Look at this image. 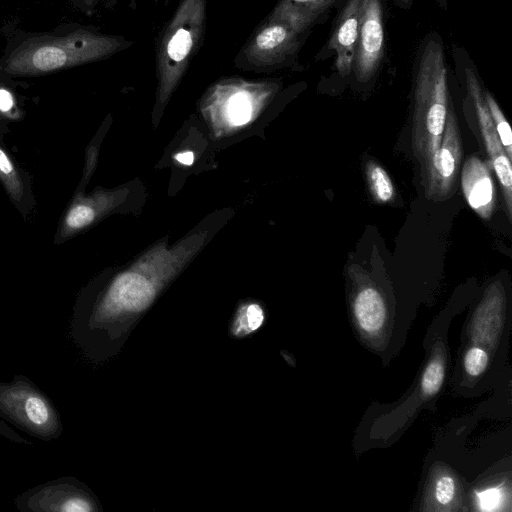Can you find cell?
Masks as SVG:
<instances>
[{
	"label": "cell",
	"instance_id": "cell-12",
	"mask_svg": "<svg viewBox=\"0 0 512 512\" xmlns=\"http://www.w3.org/2000/svg\"><path fill=\"white\" fill-rule=\"evenodd\" d=\"M36 510L90 512L95 505L90 496L79 488L70 485H54L42 489L33 497Z\"/></svg>",
	"mask_w": 512,
	"mask_h": 512
},
{
	"label": "cell",
	"instance_id": "cell-1",
	"mask_svg": "<svg viewBox=\"0 0 512 512\" xmlns=\"http://www.w3.org/2000/svg\"><path fill=\"white\" fill-rule=\"evenodd\" d=\"M130 44L122 37L87 30L32 38L9 54L3 70L16 76L50 73L107 58Z\"/></svg>",
	"mask_w": 512,
	"mask_h": 512
},
{
	"label": "cell",
	"instance_id": "cell-19",
	"mask_svg": "<svg viewBox=\"0 0 512 512\" xmlns=\"http://www.w3.org/2000/svg\"><path fill=\"white\" fill-rule=\"evenodd\" d=\"M0 179L14 201L23 196V184L19 173L8 154L0 147Z\"/></svg>",
	"mask_w": 512,
	"mask_h": 512
},
{
	"label": "cell",
	"instance_id": "cell-17",
	"mask_svg": "<svg viewBox=\"0 0 512 512\" xmlns=\"http://www.w3.org/2000/svg\"><path fill=\"white\" fill-rule=\"evenodd\" d=\"M265 321V312L255 302L241 305L231 325V334L236 338L246 337L257 331Z\"/></svg>",
	"mask_w": 512,
	"mask_h": 512
},
{
	"label": "cell",
	"instance_id": "cell-16",
	"mask_svg": "<svg viewBox=\"0 0 512 512\" xmlns=\"http://www.w3.org/2000/svg\"><path fill=\"white\" fill-rule=\"evenodd\" d=\"M365 175L370 193L375 202L389 204L395 198V187L387 171L377 162L369 161Z\"/></svg>",
	"mask_w": 512,
	"mask_h": 512
},
{
	"label": "cell",
	"instance_id": "cell-27",
	"mask_svg": "<svg viewBox=\"0 0 512 512\" xmlns=\"http://www.w3.org/2000/svg\"><path fill=\"white\" fill-rule=\"evenodd\" d=\"M87 5H92L95 0H83Z\"/></svg>",
	"mask_w": 512,
	"mask_h": 512
},
{
	"label": "cell",
	"instance_id": "cell-11",
	"mask_svg": "<svg viewBox=\"0 0 512 512\" xmlns=\"http://www.w3.org/2000/svg\"><path fill=\"white\" fill-rule=\"evenodd\" d=\"M361 0H347L328 47L336 52L335 66L342 76L351 73L358 38Z\"/></svg>",
	"mask_w": 512,
	"mask_h": 512
},
{
	"label": "cell",
	"instance_id": "cell-22",
	"mask_svg": "<svg viewBox=\"0 0 512 512\" xmlns=\"http://www.w3.org/2000/svg\"><path fill=\"white\" fill-rule=\"evenodd\" d=\"M455 491L456 486L453 478L444 475L435 483L434 496L439 504L447 505L454 499Z\"/></svg>",
	"mask_w": 512,
	"mask_h": 512
},
{
	"label": "cell",
	"instance_id": "cell-3",
	"mask_svg": "<svg viewBox=\"0 0 512 512\" xmlns=\"http://www.w3.org/2000/svg\"><path fill=\"white\" fill-rule=\"evenodd\" d=\"M206 0H181L160 38L158 102L164 104L182 79L205 29Z\"/></svg>",
	"mask_w": 512,
	"mask_h": 512
},
{
	"label": "cell",
	"instance_id": "cell-15",
	"mask_svg": "<svg viewBox=\"0 0 512 512\" xmlns=\"http://www.w3.org/2000/svg\"><path fill=\"white\" fill-rule=\"evenodd\" d=\"M106 196L77 198L68 209L60 229V237L66 238L89 226L107 206Z\"/></svg>",
	"mask_w": 512,
	"mask_h": 512
},
{
	"label": "cell",
	"instance_id": "cell-25",
	"mask_svg": "<svg viewBox=\"0 0 512 512\" xmlns=\"http://www.w3.org/2000/svg\"><path fill=\"white\" fill-rule=\"evenodd\" d=\"M174 159L180 164L190 166L194 162V153L192 151H183L176 153Z\"/></svg>",
	"mask_w": 512,
	"mask_h": 512
},
{
	"label": "cell",
	"instance_id": "cell-5",
	"mask_svg": "<svg viewBox=\"0 0 512 512\" xmlns=\"http://www.w3.org/2000/svg\"><path fill=\"white\" fill-rule=\"evenodd\" d=\"M462 140L458 120L451 102L439 147L421 171L426 198L443 201L451 196L462 160Z\"/></svg>",
	"mask_w": 512,
	"mask_h": 512
},
{
	"label": "cell",
	"instance_id": "cell-2",
	"mask_svg": "<svg viewBox=\"0 0 512 512\" xmlns=\"http://www.w3.org/2000/svg\"><path fill=\"white\" fill-rule=\"evenodd\" d=\"M447 68L440 40L430 37L416 65L412 149L421 171L439 147L448 110Z\"/></svg>",
	"mask_w": 512,
	"mask_h": 512
},
{
	"label": "cell",
	"instance_id": "cell-6",
	"mask_svg": "<svg viewBox=\"0 0 512 512\" xmlns=\"http://www.w3.org/2000/svg\"><path fill=\"white\" fill-rule=\"evenodd\" d=\"M465 81L469 99L473 105L481 135L487 151L489 162L501 186L505 211L508 220H512V168L511 160L506 155L488 111L484 90L471 68L465 70Z\"/></svg>",
	"mask_w": 512,
	"mask_h": 512
},
{
	"label": "cell",
	"instance_id": "cell-21",
	"mask_svg": "<svg viewBox=\"0 0 512 512\" xmlns=\"http://www.w3.org/2000/svg\"><path fill=\"white\" fill-rule=\"evenodd\" d=\"M487 364L488 355L483 349L479 347H472L467 351L464 359V368L470 376H478L482 374L486 369Z\"/></svg>",
	"mask_w": 512,
	"mask_h": 512
},
{
	"label": "cell",
	"instance_id": "cell-18",
	"mask_svg": "<svg viewBox=\"0 0 512 512\" xmlns=\"http://www.w3.org/2000/svg\"><path fill=\"white\" fill-rule=\"evenodd\" d=\"M484 99L496 129L500 143L511 160L512 158V132L510 125L499 107L497 101L489 91H484Z\"/></svg>",
	"mask_w": 512,
	"mask_h": 512
},
{
	"label": "cell",
	"instance_id": "cell-20",
	"mask_svg": "<svg viewBox=\"0 0 512 512\" xmlns=\"http://www.w3.org/2000/svg\"><path fill=\"white\" fill-rule=\"evenodd\" d=\"M444 361L441 355H435L427 364L421 379V391L424 397L437 393L444 379Z\"/></svg>",
	"mask_w": 512,
	"mask_h": 512
},
{
	"label": "cell",
	"instance_id": "cell-9",
	"mask_svg": "<svg viewBox=\"0 0 512 512\" xmlns=\"http://www.w3.org/2000/svg\"><path fill=\"white\" fill-rule=\"evenodd\" d=\"M300 34L282 21L268 19L247 43L244 49L245 60L261 68L282 64L297 51Z\"/></svg>",
	"mask_w": 512,
	"mask_h": 512
},
{
	"label": "cell",
	"instance_id": "cell-24",
	"mask_svg": "<svg viewBox=\"0 0 512 512\" xmlns=\"http://www.w3.org/2000/svg\"><path fill=\"white\" fill-rule=\"evenodd\" d=\"M15 109V100L12 93L4 87H0V112L8 114Z\"/></svg>",
	"mask_w": 512,
	"mask_h": 512
},
{
	"label": "cell",
	"instance_id": "cell-4",
	"mask_svg": "<svg viewBox=\"0 0 512 512\" xmlns=\"http://www.w3.org/2000/svg\"><path fill=\"white\" fill-rule=\"evenodd\" d=\"M276 90L274 82L227 79L211 89L206 108L230 126H240L249 122Z\"/></svg>",
	"mask_w": 512,
	"mask_h": 512
},
{
	"label": "cell",
	"instance_id": "cell-10",
	"mask_svg": "<svg viewBox=\"0 0 512 512\" xmlns=\"http://www.w3.org/2000/svg\"><path fill=\"white\" fill-rule=\"evenodd\" d=\"M461 187L469 206L482 219L489 220L496 207V190L490 169L478 156H469L462 168Z\"/></svg>",
	"mask_w": 512,
	"mask_h": 512
},
{
	"label": "cell",
	"instance_id": "cell-13",
	"mask_svg": "<svg viewBox=\"0 0 512 512\" xmlns=\"http://www.w3.org/2000/svg\"><path fill=\"white\" fill-rule=\"evenodd\" d=\"M334 2L335 0H281L269 19L282 21L304 33Z\"/></svg>",
	"mask_w": 512,
	"mask_h": 512
},
{
	"label": "cell",
	"instance_id": "cell-14",
	"mask_svg": "<svg viewBox=\"0 0 512 512\" xmlns=\"http://www.w3.org/2000/svg\"><path fill=\"white\" fill-rule=\"evenodd\" d=\"M353 313L361 329L370 335L377 334L386 317L384 299L372 284L362 285L353 299Z\"/></svg>",
	"mask_w": 512,
	"mask_h": 512
},
{
	"label": "cell",
	"instance_id": "cell-7",
	"mask_svg": "<svg viewBox=\"0 0 512 512\" xmlns=\"http://www.w3.org/2000/svg\"><path fill=\"white\" fill-rule=\"evenodd\" d=\"M384 53L382 0H361L360 21L352 71L359 82L376 74Z\"/></svg>",
	"mask_w": 512,
	"mask_h": 512
},
{
	"label": "cell",
	"instance_id": "cell-8",
	"mask_svg": "<svg viewBox=\"0 0 512 512\" xmlns=\"http://www.w3.org/2000/svg\"><path fill=\"white\" fill-rule=\"evenodd\" d=\"M0 409L7 417L32 432L49 434L56 429V416L51 405L30 386L0 388Z\"/></svg>",
	"mask_w": 512,
	"mask_h": 512
},
{
	"label": "cell",
	"instance_id": "cell-26",
	"mask_svg": "<svg viewBox=\"0 0 512 512\" xmlns=\"http://www.w3.org/2000/svg\"><path fill=\"white\" fill-rule=\"evenodd\" d=\"M395 2L401 7L409 8L413 0H395Z\"/></svg>",
	"mask_w": 512,
	"mask_h": 512
},
{
	"label": "cell",
	"instance_id": "cell-23",
	"mask_svg": "<svg viewBox=\"0 0 512 512\" xmlns=\"http://www.w3.org/2000/svg\"><path fill=\"white\" fill-rule=\"evenodd\" d=\"M501 498V492L496 489H488L479 494V501H481L482 508L485 510L495 509Z\"/></svg>",
	"mask_w": 512,
	"mask_h": 512
}]
</instances>
